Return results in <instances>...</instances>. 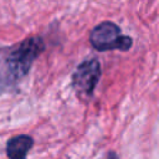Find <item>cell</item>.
I'll return each instance as SVG.
<instances>
[{
	"instance_id": "7a4b0ae2",
	"label": "cell",
	"mask_w": 159,
	"mask_h": 159,
	"mask_svg": "<svg viewBox=\"0 0 159 159\" xmlns=\"http://www.w3.org/2000/svg\"><path fill=\"white\" fill-rule=\"evenodd\" d=\"M89 42L98 51H127L132 46V39L122 35L120 29L111 21H104L97 25L89 34Z\"/></svg>"
},
{
	"instance_id": "6da1fadb",
	"label": "cell",
	"mask_w": 159,
	"mask_h": 159,
	"mask_svg": "<svg viewBox=\"0 0 159 159\" xmlns=\"http://www.w3.org/2000/svg\"><path fill=\"white\" fill-rule=\"evenodd\" d=\"M40 37H29L21 43L0 50V94L9 91L25 77L34 60L43 51Z\"/></svg>"
},
{
	"instance_id": "3957f363",
	"label": "cell",
	"mask_w": 159,
	"mask_h": 159,
	"mask_svg": "<svg viewBox=\"0 0 159 159\" xmlns=\"http://www.w3.org/2000/svg\"><path fill=\"white\" fill-rule=\"evenodd\" d=\"M99 76L101 65L96 58L83 61L78 65L72 77V86L77 94L81 97H89L98 83Z\"/></svg>"
},
{
	"instance_id": "277c9868",
	"label": "cell",
	"mask_w": 159,
	"mask_h": 159,
	"mask_svg": "<svg viewBox=\"0 0 159 159\" xmlns=\"http://www.w3.org/2000/svg\"><path fill=\"white\" fill-rule=\"evenodd\" d=\"M34 140L29 135H16L6 144V154L9 159H26Z\"/></svg>"
}]
</instances>
